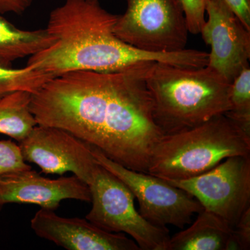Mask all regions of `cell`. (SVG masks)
<instances>
[{"instance_id":"obj_1","label":"cell","mask_w":250,"mask_h":250,"mask_svg":"<svg viewBox=\"0 0 250 250\" xmlns=\"http://www.w3.org/2000/svg\"><path fill=\"white\" fill-rule=\"evenodd\" d=\"M153 63L54 77L32 93L31 111L38 125L65 130L126 168L147 173L164 136L146 85Z\"/></svg>"},{"instance_id":"obj_2","label":"cell","mask_w":250,"mask_h":250,"mask_svg":"<svg viewBox=\"0 0 250 250\" xmlns=\"http://www.w3.org/2000/svg\"><path fill=\"white\" fill-rule=\"evenodd\" d=\"M118 16L99 1L65 0L49 15L46 29L54 42L29 57L27 66L57 77L77 71H125L155 62L190 67L207 65L208 54L204 51L152 53L135 48L115 34Z\"/></svg>"},{"instance_id":"obj_3","label":"cell","mask_w":250,"mask_h":250,"mask_svg":"<svg viewBox=\"0 0 250 250\" xmlns=\"http://www.w3.org/2000/svg\"><path fill=\"white\" fill-rule=\"evenodd\" d=\"M146 82L154 121L164 135L190 129L225 114L230 108L231 83L207 65L154 62Z\"/></svg>"},{"instance_id":"obj_4","label":"cell","mask_w":250,"mask_h":250,"mask_svg":"<svg viewBox=\"0 0 250 250\" xmlns=\"http://www.w3.org/2000/svg\"><path fill=\"white\" fill-rule=\"evenodd\" d=\"M250 155V136L225 114L190 129L164 135L153 151L147 173L182 180L211 170L234 156Z\"/></svg>"},{"instance_id":"obj_5","label":"cell","mask_w":250,"mask_h":250,"mask_svg":"<svg viewBox=\"0 0 250 250\" xmlns=\"http://www.w3.org/2000/svg\"><path fill=\"white\" fill-rule=\"evenodd\" d=\"M88 187L92 208L86 220L108 232L126 233L140 250H167L168 229L143 218L135 207L134 194L114 174L100 166Z\"/></svg>"},{"instance_id":"obj_6","label":"cell","mask_w":250,"mask_h":250,"mask_svg":"<svg viewBox=\"0 0 250 250\" xmlns=\"http://www.w3.org/2000/svg\"><path fill=\"white\" fill-rule=\"evenodd\" d=\"M126 1V11L118 16L113 29L121 40L152 53L186 49L189 31L179 0Z\"/></svg>"},{"instance_id":"obj_7","label":"cell","mask_w":250,"mask_h":250,"mask_svg":"<svg viewBox=\"0 0 250 250\" xmlns=\"http://www.w3.org/2000/svg\"><path fill=\"white\" fill-rule=\"evenodd\" d=\"M90 147L99 165L129 188L139 202V213L152 225L183 229L191 223L192 215L203 210L201 204L185 190L147 172L126 168L112 161L98 148Z\"/></svg>"},{"instance_id":"obj_8","label":"cell","mask_w":250,"mask_h":250,"mask_svg":"<svg viewBox=\"0 0 250 250\" xmlns=\"http://www.w3.org/2000/svg\"><path fill=\"white\" fill-rule=\"evenodd\" d=\"M164 180L190 194L204 209L218 215L233 229L250 207V155L231 156L191 178Z\"/></svg>"},{"instance_id":"obj_9","label":"cell","mask_w":250,"mask_h":250,"mask_svg":"<svg viewBox=\"0 0 250 250\" xmlns=\"http://www.w3.org/2000/svg\"><path fill=\"white\" fill-rule=\"evenodd\" d=\"M19 146L24 160L39 166L43 173L72 172L88 186L100 166L90 145L54 126L36 125Z\"/></svg>"},{"instance_id":"obj_10","label":"cell","mask_w":250,"mask_h":250,"mask_svg":"<svg viewBox=\"0 0 250 250\" xmlns=\"http://www.w3.org/2000/svg\"><path fill=\"white\" fill-rule=\"evenodd\" d=\"M200 34L210 45L207 66L231 83L249 67L250 30L223 0H208Z\"/></svg>"},{"instance_id":"obj_11","label":"cell","mask_w":250,"mask_h":250,"mask_svg":"<svg viewBox=\"0 0 250 250\" xmlns=\"http://www.w3.org/2000/svg\"><path fill=\"white\" fill-rule=\"evenodd\" d=\"M64 200L90 202L89 187L76 176L52 179L32 168L0 177V211L7 204H29L57 210Z\"/></svg>"},{"instance_id":"obj_12","label":"cell","mask_w":250,"mask_h":250,"mask_svg":"<svg viewBox=\"0 0 250 250\" xmlns=\"http://www.w3.org/2000/svg\"><path fill=\"white\" fill-rule=\"evenodd\" d=\"M30 225L38 236L67 250H140L124 233L108 232L86 219L59 216L54 210L41 208Z\"/></svg>"},{"instance_id":"obj_13","label":"cell","mask_w":250,"mask_h":250,"mask_svg":"<svg viewBox=\"0 0 250 250\" xmlns=\"http://www.w3.org/2000/svg\"><path fill=\"white\" fill-rule=\"evenodd\" d=\"M198 214L188 228L170 237L167 250H238L227 222L204 208Z\"/></svg>"},{"instance_id":"obj_14","label":"cell","mask_w":250,"mask_h":250,"mask_svg":"<svg viewBox=\"0 0 250 250\" xmlns=\"http://www.w3.org/2000/svg\"><path fill=\"white\" fill-rule=\"evenodd\" d=\"M54 42L47 29L23 30L0 14V65L11 67L18 59L31 57Z\"/></svg>"},{"instance_id":"obj_15","label":"cell","mask_w":250,"mask_h":250,"mask_svg":"<svg viewBox=\"0 0 250 250\" xmlns=\"http://www.w3.org/2000/svg\"><path fill=\"white\" fill-rule=\"evenodd\" d=\"M31 95L18 90L0 98V134L20 143L38 125L31 111Z\"/></svg>"},{"instance_id":"obj_16","label":"cell","mask_w":250,"mask_h":250,"mask_svg":"<svg viewBox=\"0 0 250 250\" xmlns=\"http://www.w3.org/2000/svg\"><path fill=\"white\" fill-rule=\"evenodd\" d=\"M229 110L227 116L250 136V67L242 70L230 85Z\"/></svg>"},{"instance_id":"obj_17","label":"cell","mask_w":250,"mask_h":250,"mask_svg":"<svg viewBox=\"0 0 250 250\" xmlns=\"http://www.w3.org/2000/svg\"><path fill=\"white\" fill-rule=\"evenodd\" d=\"M54 77L27 65L22 68L0 65V98L18 90L34 93Z\"/></svg>"},{"instance_id":"obj_18","label":"cell","mask_w":250,"mask_h":250,"mask_svg":"<svg viewBox=\"0 0 250 250\" xmlns=\"http://www.w3.org/2000/svg\"><path fill=\"white\" fill-rule=\"evenodd\" d=\"M28 169H31V166L23 159L19 145L11 140L0 141V177Z\"/></svg>"},{"instance_id":"obj_19","label":"cell","mask_w":250,"mask_h":250,"mask_svg":"<svg viewBox=\"0 0 250 250\" xmlns=\"http://www.w3.org/2000/svg\"><path fill=\"white\" fill-rule=\"evenodd\" d=\"M183 8L189 33L196 35L206 21V7L208 0H179Z\"/></svg>"},{"instance_id":"obj_20","label":"cell","mask_w":250,"mask_h":250,"mask_svg":"<svg viewBox=\"0 0 250 250\" xmlns=\"http://www.w3.org/2000/svg\"><path fill=\"white\" fill-rule=\"evenodd\" d=\"M233 233L238 250L250 249V207L241 215Z\"/></svg>"},{"instance_id":"obj_21","label":"cell","mask_w":250,"mask_h":250,"mask_svg":"<svg viewBox=\"0 0 250 250\" xmlns=\"http://www.w3.org/2000/svg\"><path fill=\"white\" fill-rule=\"evenodd\" d=\"M250 30V0H223Z\"/></svg>"},{"instance_id":"obj_22","label":"cell","mask_w":250,"mask_h":250,"mask_svg":"<svg viewBox=\"0 0 250 250\" xmlns=\"http://www.w3.org/2000/svg\"><path fill=\"white\" fill-rule=\"evenodd\" d=\"M32 2L33 0H0V14H22L30 7Z\"/></svg>"},{"instance_id":"obj_23","label":"cell","mask_w":250,"mask_h":250,"mask_svg":"<svg viewBox=\"0 0 250 250\" xmlns=\"http://www.w3.org/2000/svg\"><path fill=\"white\" fill-rule=\"evenodd\" d=\"M88 1H99V0H88Z\"/></svg>"}]
</instances>
